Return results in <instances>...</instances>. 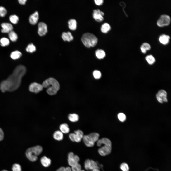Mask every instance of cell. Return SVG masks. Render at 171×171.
Here are the masks:
<instances>
[{
	"mask_svg": "<svg viewBox=\"0 0 171 171\" xmlns=\"http://www.w3.org/2000/svg\"><path fill=\"white\" fill-rule=\"evenodd\" d=\"M8 36L10 40L12 42L16 41L18 38V36L17 34L13 30L9 33Z\"/></svg>",
	"mask_w": 171,
	"mask_h": 171,
	"instance_id": "obj_30",
	"label": "cell"
},
{
	"mask_svg": "<svg viewBox=\"0 0 171 171\" xmlns=\"http://www.w3.org/2000/svg\"><path fill=\"white\" fill-rule=\"evenodd\" d=\"M111 28L110 25L108 24L105 23L102 25L101 29L102 32L106 33L110 30Z\"/></svg>",
	"mask_w": 171,
	"mask_h": 171,
	"instance_id": "obj_27",
	"label": "cell"
},
{
	"mask_svg": "<svg viewBox=\"0 0 171 171\" xmlns=\"http://www.w3.org/2000/svg\"><path fill=\"white\" fill-rule=\"evenodd\" d=\"M95 55L97 58L100 59L104 58L106 55L105 52L101 49H98L96 51Z\"/></svg>",
	"mask_w": 171,
	"mask_h": 171,
	"instance_id": "obj_25",
	"label": "cell"
},
{
	"mask_svg": "<svg viewBox=\"0 0 171 171\" xmlns=\"http://www.w3.org/2000/svg\"><path fill=\"white\" fill-rule=\"evenodd\" d=\"M90 171H100L99 168H96Z\"/></svg>",
	"mask_w": 171,
	"mask_h": 171,
	"instance_id": "obj_43",
	"label": "cell"
},
{
	"mask_svg": "<svg viewBox=\"0 0 171 171\" xmlns=\"http://www.w3.org/2000/svg\"><path fill=\"white\" fill-rule=\"evenodd\" d=\"M151 47L150 45L147 43H144L141 45L140 48L141 52L145 54L147 51L150 49Z\"/></svg>",
	"mask_w": 171,
	"mask_h": 171,
	"instance_id": "obj_22",
	"label": "cell"
},
{
	"mask_svg": "<svg viewBox=\"0 0 171 171\" xmlns=\"http://www.w3.org/2000/svg\"><path fill=\"white\" fill-rule=\"evenodd\" d=\"M83 136V132L79 129L75 131L74 133H71L69 135V138L71 141L77 142L81 141Z\"/></svg>",
	"mask_w": 171,
	"mask_h": 171,
	"instance_id": "obj_7",
	"label": "cell"
},
{
	"mask_svg": "<svg viewBox=\"0 0 171 171\" xmlns=\"http://www.w3.org/2000/svg\"><path fill=\"white\" fill-rule=\"evenodd\" d=\"M68 118L69 120L72 122H76L79 120L78 115L76 113H70L68 114Z\"/></svg>",
	"mask_w": 171,
	"mask_h": 171,
	"instance_id": "obj_24",
	"label": "cell"
},
{
	"mask_svg": "<svg viewBox=\"0 0 171 171\" xmlns=\"http://www.w3.org/2000/svg\"><path fill=\"white\" fill-rule=\"evenodd\" d=\"M120 168L122 171H129V167L127 164L125 163H122L120 165Z\"/></svg>",
	"mask_w": 171,
	"mask_h": 171,
	"instance_id": "obj_36",
	"label": "cell"
},
{
	"mask_svg": "<svg viewBox=\"0 0 171 171\" xmlns=\"http://www.w3.org/2000/svg\"><path fill=\"white\" fill-rule=\"evenodd\" d=\"M18 2L19 4L22 5H24L25 4L26 2L27 1L26 0H18Z\"/></svg>",
	"mask_w": 171,
	"mask_h": 171,
	"instance_id": "obj_42",
	"label": "cell"
},
{
	"mask_svg": "<svg viewBox=\"0 0 171 171\" xmlns=\"http://www.w3.org/2000/svg\"><path fill=\"white\" fill-rule=\"evenodd\" d=\"M62 37L64 41H67L68 42L72 41L73 39V37L71 33L69 32L62 33Z\"/></svg>",
	"mask_w": 171,
	"mask_h": 171,
	"instance_id": "obj_20",
	"label": "cell"
},
{
	"mask_svg": "<svg viewBox=\"0 0 171 171\" xmlns=\"http://www.w3.org/2000/svg\"><path fill=\"white\" fill-rule=\"evenodd\" d=\"M40 162L42 165L45 167H49L51 164V159L45 156H43L40 159Z\"/></svg>",
	"mask_w": 171,
	"mask_h": 171,
	"instance_id": "obj_21",
	"label": "cell"
},
{
	"mask_svg": "<svg viewBox=\"0 0 171 171\" xmlns=\"http://www.w3.org/2000/svg\"><path fill=\"white\" fill-rule=\"evenodd\" d=\"M104 15V13L99 9L95 10L93 11V17L98 22H100L104 20L103 16Z\"/></svg>",
	"mask_w": 171,
	"mask_h": 171,
	"instance_id": "obj_14",
	"label": "cell"
},
{
	"mask_svg": "<svg viewBox=\"0 0 171 171\" xmlns=\"http://www.w3.org/2000/svg\"><path fill=\"white\" fill-rule=\"evenodd\" d=\"M145 59L148 63L150 65H152L154 64L156 60L154 57L152 55H149L147 56Z\"/></svg>",
	"mask_w": 171,
	"mask_h": 171,
	"instance_id": "obj_26",
	"label": "cell"
},
{
	"mask_svg": "<svg viewBox=\"0 0 171 171\" xmlns=\"http://www.w3.org/2000/svg\"><path fill=\"white\" fill-rule=\"evenodd\" d=\"M9 19L10 22L14 24H17L19 20L18 17L15 15H11L9 17Z\"/></svg>",
	"mask_w": 171,
	"mask_h": 171,
	"instance_id": "obj_32",
	"label": "cell"
},
{
	"mask_svg": "<svg viewBox=\"0 0 171 171\" xmlns=\"http://www.w3.org/2000/svg\"><path fill=\"white\" fill-rule=\"evenodd\" d=\"M26 68L24 65L17 66L6 80L0 83V88L3 92L13 91L17 90L20 86L22 77L26 72Z\"/></svg>",
	"mask_w": 171,
	"mask_h": 171,
	"instance_id": "obj_1",
	"label": "cell"
},
{
	"mask_svg": "<svg viewBox=\"0 0 171 171\" xmlns=\"http://www.w3.org/2000/svg\"><path fill=\"white\" fill-rule=\"evenodd\" d=\"M94 1L95 4L98 5H102L103 2V0H95Z\"/></svg>",
	"mask_w": 171,
	"mask_h": 171,
	"instance_id": "obj_40",
	"label": "cell"
},
{
	"mask_svg": "<svg viewBox=\"0 0 171 171\" xmlns=\"http://www.w3.org/2000/svg\"><path fill=\"white\" fill-rule=\"evenodd\" d=\"M171 19L169 15L163 14L160 16L157 20V23L158 26L162 27L168 25Z\"/></svg>",
	"mask_w": 171,
	"mask_h": 171,
	"instance_id": "obj_8",
	"label": "cell"
},
{
	"mask_svg": "<svg viewBox=\"0 0 171 171\" xmlns=\"http://www.w3.org/2000/svg\"><path fill=\"white\" fill-rule=\"evenodd\" d=\"M170 38L169 35L163 34L159 36V42L162 44L166 45L169 43Z\"/></svg>",
	"mask_w": 171,
	"mask_h": 171,
	"instance_id": "obj_17",
	"label": "cell"
},
{
	"mask_svg": "<svg viewBox=\"0 0 171 171\" xmlns=\"http://www.w3.org/2000/svg\"><path fill=\"white\" fill-rule=\"evenodd\" d=\"M38 33L39 35L42 36L45 35L48 32L47 26L45 23L41 22L38 24Z\"/></svg>",
	"mask_w": 171,
	"mask_h": 171,
	"instance_id": "obj_13",
	"label": "cell"
},
{
	"mask_svg": "<svg viewBox=\"0 0 171 171\" xmlns=\"http://www.w3.org/2000/svg\"><path fill=\"white\" fill-rule=\"evenodd\" d=\"M2 29L1 32L3 33H9L12 31L13 27L12 24L7 23H3L1 24Z\"/></svg>",
	"mask_w": 171,
	"mask_h": 171,
	"instance_id": "obj_15",
	"label": "cell"
},
{
	"mask_svg": "<svg viewBox=\"0 0 171 171\" xmlns=\"http://www.w3.org/2000/svg\"><path fill=\"white\" fill-rule=\"evenodd\" d=\"M44 88H47L46 91L49 95H55L60 88L58 81L53 78H49L45 80L42 84Z\"/></svg>",
	"mask_w": 171,
	"mask_h": 171,
	"instance_id": "obj_2",
	"label": "cell"
},
{
	"mask_svg": "<svg viewBox=\"0 0 171 171\" xmlns=\"http://www.w3.org/2000/svg\"><path fill=\"white\" fill-rule=\"evenodd\" d=\"M81 40L86 47L90 48L94 47L96 45L98 39L96 36L93 34L89 33H86L82 35Z\"/></svg>",
	"mask_w": 171,
	"mask_h": 171,
	"instance_id": "obj_5",
	"label": "cell"
},
{
	"mask_svg": "<svg viewBox=\"0 0 171 171\" xmlns=\"http://www.w3.org/2000/svg\"><path fill=\"white\" fill-rule=\"evenodd\" d=\"M59 130L63 134H67L70 132V129L68 124L66 123L60 124L59 126Z\"/></svg>",
	"mask_w": 171,
	"mask_h": 171,
	"instance_id": "obj_19",
	"label": "cell"
},
{
	"mask_svg": "<svg viewBox=\"0 0 171 171\" xmlns=\"http://www.w3.org/2000/svg\"><path fill=\"white\" fill-rule=\"evenodd\" d=\"M56 171H72L71 168L69 167H61Z\"/></svg>",
	"mask_w": 171,
	"mask_h": 171,
	"instance_id": "obj_39",
	"label": "cell"
},
{
	"mask_svg": "<svg viewBox=\"0 0 171 171\" xmlns=\"http://www.w3.org/2000/svg\"><path fill=\"white\" fill-rule=\"evenodd\" d=\"M7 13L6 9L4 7L0 6V16L4 17Z\"/></svg>",
	"mask_w": 171,
	"mask_h": 171,
	"instance_id": "obj_37",
	"label": "cell"
},
{
	"mask_svg": "<svg viewBox=\"0 0 171 171\" xmlns=\"http://www.w3.org/2000/svg\"><path fill=\"white\" fill-rule=\"evenodd\" d=\"M4 133L2 129L0 128V142L4 138Z\"/></svg>",
	"mask_w": 171,
	"mask_h": 171,
	"instance_id": "obj_41",
	"label": "cell"
},
{
	"mask_svg": "<svg viewBox=\"0 0 171 171\" xmlns=\"http://www.w3.org/2000/svg\"><path fill=\"white\" fill-rule=\"evenodd\" d=\"M99 135L97 133H93L90 134L84 135L83 139L86 145L89 147L93 146L95 143L99 140Z\"/></svg>",
	"mask_w": 171,
	"mask_h": 171,
	"instance_id": "obj_6",
	"label": "cell"
},
{
	"mask_svg": "<svg viewBox=\"0 0 171 171\" xmlns=\"http://www.w3.org/2000/svg\"><path fill=\"white\" fill-rule=\"evenodd\" d=\"M72 171H80L81 170V166L79 163L71 167Z\"/></svg>",
	"mask_w": 171,
	"mask_h": 171,
	"instance_id": "obj_38",
	"label": "cell"
},
{
	"mask_svg": "<svg viewBox=\"0 0 171 171\" xmlns=\"http://www.w3.org/2000/svg\"><path fill=\"white\" fill-rule=\"evenodd\" d=\"M26 50L27 52L32 53L36 51V48L35 46L33 43H31L27 46Z\"/></svg>",
	"mask_w": 171,
	"mask_h": 171,
	"instance_id": "obj_29",
	"label": "cell"
},
{
	"mask_svg": "<svg viewBox=\"0 0 171 171\" xmlns=\"http://www.w3.org/2000/svg\"><path fill=\"white\" fill-rule=\"evenodd\" d=\"M156 97L158 101L161 103L168 102L167 93L164 90H159L156 94Z\"/></svg>",
	"mask_w": 171,
	"mask_h": 171,
	"instance_id": "obj_9",
	"label": "cell"
},
{
	"mask_svg": "<svg viewBox=\"0 0 171 171\" xmlns=\"http://www.w3.org/2000/svg\"><path fill=\"white\" fill-rule=\"evenodd\" d=\"M118 118L119 120L121 122L125 121L126 119V116L124 113H120L118 115Z\"/></svg>",
	"mask_w": 171,
	"mask_h": 171,
	"instance_id": "obj_34",
	"label": "cell"
},
{
	"mask_svg": "<svg viewBox=\"0 0 171 171\" xmlns=\"http://www.w3.org/2000/svg\"><path fill=\"white\" fill-rule=\"evenodd\" d=\"M68 26L69 28L73 30H75L77 27V22L76 20L74 19L69 20L68 22Z\"/></svg>",
	"mask_w": 171,
	"mask_h": 171,
	"instance_id": "obj_23",
	"label": "cell"
},
{
	"mask_svg": "<svg viewBox=\"0 0 171 171\" xmlns=\"http://www.w3.org/2000/svg\"><path fill=\"white\" fill-rule=\"evenodd\" d=\"M43 149L40 145H37L27 149L25 154L27 158L31 161L34 162L38 159V156L42 152Z\"/></svg>",
	"mask_w": 171,
	"mask_h": 171,
	"instance_id": "obj_4",
	"label": "cell"
},
{
	"mask_svg": "<svg viewBox=\"0 0 171 171\" xmlns=\"http://www.w3.org/2000/svg\"><path fill=\"white\" fill-rule=\"evenodd\" d=\"M93 75L94 78L96 79H99L101 77V74L99 71L95 70L93 72Z\"/></svg>",
	"mask_w": 171,
	"mask_h": 171,
	"instance_id": "obj_35",
	"label": "cell"
},
{
	"mask_svg": "<svg viewBox=\"0 0 171 171\" xmlns=\"http://www.w3.org/2000/svg\"><path fill=\"white\" fill-rule=\"evenodd\" d=\"M53 137L55 140L59 141H61L63 139L64 134L60 130H57L54 132L53 134Z\"/></svg>",
	"mask_w": 171,
	"mask_h": 171,
	"instance_id": "obj_18",
	"label": "cell"
},
{
	"mask_svg": "<svg viewBox=\"0 0 171 171\" xmlns=\"http://www.w3.org/2000/svg\"><path fill=\"white\" fill-rule=\"evenodd\" d=\"M22 54L19 51H16L12 52L10 54V57L13 59L19 58L21 56Z\"/></svg>",
	"mask_w": 171,
	"mask_h": 171,
	"instance_id": "obj_28",
	"label": "cell"
},
{
	"mask_svg": "<svg viewBox=\"0 0 171 171\" xmlns=\"http://www.w3.org/2000/svg\"><path fill=\"white\" fill-rule=\"evenodd\" d=\"M68 161L69 165L71 167L78 163L79 158L76 155H75L72 152H70L68 154Z\"/></svg>",
	"mask_w": 171,
	"mask_h": 171,
	"instance_id": "obj_10",
	"label": "cell"
},
{
	"mask_svg": "<svg viewBox=\"0 0 171 171\" xmlns=\"http://www.w3.org/2000/svg\"><path fill=\"white\" fill-rule=\"evenodd\" d=\"M0 45L3 47H5L8 45L10 44V42L9 39L6 38H2L0 40Z\"/></svg>",
	"mask_w": 171,
	"mask_h": 171,
	"instance_id": "obj_31",
	"label": "cell"
},
{
	"mask_svg": "<svg viewBox=\"0 0 171 171\" xmlns=\"http://www.w3.org/2000/svg\"><path fill=\"white\" fill-rule=\"evenodd\" d=\"M42 84L34 82L31 83L29 86V90L30 91L35 93H38L42 91L43 89Z\"/></svg>",
	"mask_w": 171,
	"mask_h": 171,
	"instance_id": "obj_11",
	"label": "cell"
},
{
	"mask_svg": "<svg viewBox=\"0 0 171 171\" xmlns=\"http://www.w3.org/2000/svg\"><path fill=\"white\" fill-rule=\"evenodd\" d=\"M39 19V14L37 11H36L29 16V21L32 25H35L38 22Z\"/></svg>",
	"mask_w": 171,
	"mask_h": 171,
	"instance_id": "obj_16",
	"label": "cell"
},
{
	"mask_svg": "<svg viewBox=\"0 0 171 171\" xmlns=\"http://www.w3.org/2000/svg\"><path fill=\"white\" fill-rule=\"evenodd\" d=\"M80 171H85V170H81Z\"/></svg>",
	"mask_w": 171,
	"mask_h": 171,
	"instance_id": "obj_45",
	"label": "cell"
},
{
	"mask_svg": "<svg viewBox=\"0 0 171 171\" xmlns=\"http://www.w3.org/2000/svg\"><path fill=\"white\" fill-rule=\"evenodd\" d=\"M13 171H22L21 167L19 164L15 163L13 165L12 167Z\"/></svg>",
	"mask_w": 171,
	"mask_h": 171,
	"instance_id": "obj_33",
	"label": "cell"
},
{
	"mask_svg": "<svg viewBox=\"0 0 171 171\" xmlns=\"http://www.w3.org/2000/svg\"><path fill=\"white\" fill-rule=\"evenodd\" d=\"M1 171H8L7 170H3Z\"/></svg>",
	"mask_w": 171,
	"mask_h": 171,
	"instance_id": "obj_44",
	"label": "cell"
},
{
	"mask_svg": "<svg viewBox=\"0 0 171 171\" xmlns=\"http://www.w3.org/2000/svg\"><path fill=\"white\" fill-rule=\"evenodd\" d=\"M97 145L99 147L103 145L98 150L99 153L101 155L105 156L111 153L112 150V143L109 139L104 138L99 139L97 142Z\"/></svg>",
	"mask_w": 171,
	"mask_h": 171,
	"instance_id": "obj_3",
	"label": "cell"
},
{
	"mask_svg": "<svg viewBox=\"0 0 171 171\" xmlns=\"http://www.w3.org/2000/svg\"><path fill=\"white\" fill-rule=\"evenodd\" d=\"M84 166L87 170H91L96 168H99L97 163L92 160L86 159L85 162Z\"/></svg>",
	"mask_w": 171,
	"mask_h": 171,
	"instance_id": "obj_12",
	"label": "cell"
}]
</instances>
